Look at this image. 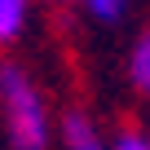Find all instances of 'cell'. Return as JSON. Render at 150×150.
Instances as JSON below:
<instances>
[{"mask_svg":"<svg viewBox=\"0 0 150 150\" xmlns=\"http://www.w3.org/2000/svg\"><path fill=\"white\" fill-rule=\"evenodd\" d=\"M0 110H5L9 150H49L53 141L49 102L18 62H0Z\"/></svg>","mask_w":150,"mask_h":150,"instance_id":"obj_1","label":"cell"},{"mask_svg":"<svg viewBox=\"0 0 150 150\" xmlns=\"http://www.w3.org/2000/svg\"><path fill=\"white\" fill-rule=\"evenodd\" d=\"M62 150H106L97 124L84 115V110H71L62 119Z\"/></svg>","mask_w":150,"mask_h":150,"instance_id":"obj_2","label":"cell"},{"mask_svg":"<svg viewBox=\"0 0 150 150\" xmlns=\"http://www.w3.org/2000/svg\"><path fill=\"white\" fill-rule=\"evenodd\" d=\"M31 0H0V44H13L27 27Z\"/></svg>","mask_w":150,"mask_h":150,"instance_id":"obj_3","label":"cell"},{"mask_svg":"<svg viewBox=\"0 0 150 150\" xmlns=\"http://www.w3.org/2000/svg\"><path fill=\"white\" fill-rule=\"evenodd\" d=\"M128 84H132L137 93L150 88V35H141V40L132 44V53H128Z\"/></svg>","mask_w":150,"mask_h":150,"instance_id":"obj_4","label":"cell"},{"mask_svg":"<svg viewBox=\"0 0 150 150\" xmlns=\"http://www.w3.org/2000/svg\"><path fill=\"white\" fill-rule=\"evenodd\" d=\"M84 5H88V13H93L97 22L115 27V22H124V18H128V9H132V0H84Z\"/></svg>","mask_w":150,"mask_h":150,"instance_id":"obj_5","label":"cell"},{"mask_svg":"<svg viewBox=\"0 0 150 150\" xmlns=\"http://www.w3.org/2000/svg\"><path fill=\"white\" fill-rule=\"evenodd\" d=\"M106 150H150V141H146V132H137V128H124Z\"/></svg>","mask_w":150,"mask_h":150,"instance_id":"obj_6","label":"cell"},{"mask_svg":"<svg viewBox=\"0 0 150 150\" xmlns=\"http://www.w3.org/2000/svg\"><path fill=\"white\" fill-rule=\"evenodd\" d=\"M53 5H80V0H53Z\"/></svg>","mask_w":150,"mask_h":150,"instance_id":"obj_7","label":"cell"}]
</instances>
